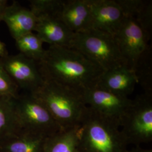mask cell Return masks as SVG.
<instances>
[{
	"instance_id": "6da1fadb",
	"label": "cell",
	"mask_w": 152,
	"mask_h": 152,
	"mask_svg": "<svg viewBox=\"0 0 152 152\" xmlns=\"http://www.w3.org/2000/svg\"><path fill=\"white\" fill-rule=\"evenodd\" d=\"M44 81L55 83L82 95L95 87L104 71L75 49L49 46L37 63Z\"/></svg>"
},
{
	"instance_id": "2e32d148",
	"label": "cell",
	"mask_w": 152,
	"mask_h": 152,
	"mask_svg": "<svg viewBox=\"0 0 152 152\" xmlns=\"http://www.w3.org/2000/svg\"><path fill=\"white\" fill-rule=\"evenodd\" d=\"M79 142V126L60 130L46 138L44 152H80Z\"/></svg>"
},
{
	"instance_id": "7a4b0ae2",
	"label": "cell",
	"mask_w": 152,
	"mask_h": 152,
	"mask_svg": "<svg viewBox=\"0 0 152 152\" xmlns=\"http://www.w3.org/2000/svg\"><path fill=\"white\" fill-rule=\"evenodd\" d=\"M120 125L87 106L79 126V152H127Z\"/></svg>"
},
{
	"instance_id": "7c38bea8",
	"label": "cell",
	"mask_w": 152,
	"mask_h": 152,
	"mask_svg": "<svg viewBox=\"0 0 152 152\" xmlns=\"http://www.w3.org/2000/svg\"><path fill=\"white\" fill-rule=\"evenodd\" d=\"M139 81L136 71L122 65L104 71L96 87L124 97H128Z\"/></svg>"
},
{
	"instance_id": "cb8c5ba5",
	"label": "cell",
	"mask_w": 152,
	"mask_h": 152,
	"mask_svg": "<svg viewBox=\"0 0 152 152\" xmlns=\"http://www.w3.org/2000/svg\"><path fill=\"white\" fill-rule=\"evenodd\" d=\"M127 152H152V149H145L141 148L139 146H136L131 151H128Z\"/></svg>"
},
{
	"instance_id": "3957f363",
	"label": "cell",
	"mask_w": 152,
	"mask_h": 152,
	"mask_svg": "<svg viewBox=\"0 0 152 152\" xmlns=\"http://www.w3.org/2000/svg\"><path fill=\"white\" fill-rule=\"evenodd\" d=\"M31 94L44 104L62 130L80 126L87 108L81 94L49 81Z\"/></svg>"
},
{
	"instance_id": "8fae6325",
	"label": "cell",
	"mask_w": 152,
	"mask_h": 152,
	"mask_svg": "<svg viewBox=\"0 0 152 152\" xmlns=\"http://www.w3.org/2000/svg\"><path fill=\"white\" fill-rule=\"evenodd\" d=\"M36 18L34 31L43 43L49 46L70 48L75 33L58 16L43 15Z\"/></svg>"
},
{
	"instance_id": "44dd1931",
	"label": "cell",
	"mask_w": 152,
	"mask_h": 152,
	"mask_svg": "<svg viewBox=\"0 0 152 152\" xmlns=\"http://www.w3.org/2000/svg\"><path fill=\"white\" fill-rule=\"evenodd\" d=\"M19 88L0 63V96L16 99L20 95Z\"/></svg>"
},
{
	"instance_id": "4fadbf2b",
	"label": "cell",
	"mask_w": 152,
	"mask_h": 152,
	"mask_svg": "<svg viewBox=\"0 0 152 152\" xmlns=\"http://www.w3.org/2000/svg\"><path fill=\"white\" fill-rule=\"evenodd\" d=\"M36 16L29 9L20 5L14 1L7 6L4 10L2 21L5 22L15 40L23 36L34 31Z\"/></svg>"
},
{
	"instance_id": "603a6c76",
	"label": "cell",
	"mask_w": 152,
	"mask_h": 152,
	"mask_svg": "<svg viewBox=\"0 0 152 152\" xmlns=\"http://www.w3.org/2000/svg\"><path fill=\"white\" fill-rule=\"evenodd\" d=\"M8 54L6 48L5 44L0 41V58H2Z\"/></svg>"
},
{
	"instance_id": "9c48e42d",
	"label": "cell",
	"mask_w": 152,
	"mask_h": 152,
	"mask_svg": "<svg viewBox=\"0 0 152 152\" xmlns=\"http://www.w3.org/2000/svg\"><path fill=\"white\" fill-rule=\"evenodd\" d=\"M85 104L104 117L120 125L130 107L132 100L94 87L82 95Z\"/></svg>"
},
{
	"instance_id": "d6986e66",
	"label": "cell",
	"mask_w": 152,
	"mask_h": 152,
	"mask_svg": "<svg viewBox=\"0 0 152 152\" xmlns=\"http://www.w3.org/2000/svg\"><path fill=\"white\" fill-rule=\"evenodd\" d=\"M15 44L20 54L37 63L42 59L45 53L43 42L33 32L16 39Z\"/></svg>"
},
{
	"instance_id": "e0dca14e",
	"label": "cell",
	"mask_w": 152,
	"mask_h": 152,
	"mask_svg": "<svg viewBox=\"0 0 152 152\" xmlns=\"http://www.w3.org/2000/svg\"><path fill=\"white\" fill-rule=\"evenodd\" d=\"M124 15L132 16L145 32L151 35L152 3L150 1L117 0Z\"/></svg>"
},
{
	"instance_id": "52a82bcc",
	"label": "cell",
	"mask_w": 152,
	"mask_h": 152,
	"mask_svg": "<svg viewBox=\"0 0 152 152\" xmlns=\"http://www.w3.org/2000/svg\"><path fill=\"white\" fill-rule=\"evenodd\" d=\"M114 38L127 66L137 72L145 63L149 50V36L131 16L124 15Z\"/></svg>"
},
{
	"instance_id": "277c9868",
	"label": "cell",
	"mask_w": 152,
	"mask_h": 152,
	"mask_svg": "<svg viewBox=\"0 0 152 152\" xmlns=\"http://www.w3.org/2000/svg\"><path fill=\"white\" fill-rule=\"evenodd\" d=\"M69 48L81 53L104 71L127 66L114 36L108 33L90 29L75 33Z\"/></svg>"
},
{
	"instance_id": "5b68a950",
	"label": "cell",
	"mask_w": 152,
	"mask_h": 152,
	"mask_svg": "<svg viewBox=\"0 0 152 152\" xmlns=\"http://www.w3.org/2000/svg\"><path fill=\"white\" fill-rule=\"evenodd\" d=\"M20 132L48 137L62 130L48 109L31 93L14 99Z\"/></svg>"
},
{
	"instance_id": "5bb4252c",
	"label": "cell",
	"mask_w": 152,
	"mask_h": 152,
	"mask_svg": "<svg viewBox=\"0 0 152 152\" xmlns=\"http://www.w3.org/2000/svg\"><path fill=\"white\" fill-rule=\"evenodd\" d=\"M59 18L74 33L90 29L91 11L89 1H65Z\"/></svg>"
},
{
	"instance_id": "7402d4cb",
	"label": "cell",
	"mask_w": 152,
	"mask_h": 152,
	"mask_svg": "<svg viewBox=\"0 0 152 152\" xmlns=\"http://www.w3.org/2000/svg\"><path fill=\"white\" fill-rule=\"evenodd\" d=\"M7 6V1L6 0H0V22L2 21V15L6 6Z\"/></svg>"
},
{
	"instance_id": "30bf717a",
	"label": "cell",
	"mask_w": 152,
	"mask_h": 152,
	"mask_svg": "<svg viewBox=\"0 0 152 152\" xmlns=\"http://www.w3.org/2000/svg\"><path fill=\"white\" fill-rule=\"evenodd\" d=\"M91 11V29L114 35L124 18L117 0H88Z\"/></svg>"
},
{
	"instance_id": "9a60e30c",
	"label": "cell",
	"mask_w": 152,
	"mask_h": 152,
	"mask_svg": "<svg viewBox=\"0 0 152 152\" xmlns=\"http://www.w3.org/2000/svg\"><path fill=\"white\" fill-rule=\"evenodd\" d=\"M46 138L20 132L0 142V152H44Z\"/></svg>"
},
{
	"instance_id": "ba28073f",
	"label": "cell",
	"mask_w": 152,
	"mask_h": 152,
	"mask_svg": "<svg viewBox=\"0 0 152 152\" xmlns=\"http://www.w3.org/2000/svg\"><path fill=\"white\" fill-rule=\"evenodd\" d=\"M0 63L19 89L33 94L44 83L37 63L23 55L7 54L0 58Z\"/></svg>"
},
{
	"instance_id": "ac0fdd59",
	"label": "cell",
	"mask_w": 152,
	"mask_h": 152,
	"mask_svg": "<svg viewBox=\"0 0 152 152\" xmlns=\"http://www.w3.org/2000/svg\"><path fill=\"white\" fill-rule=\"evenodd\" d=\"M19 132L14 99L0 96V142Z\"/></svg>"
},
{
	"instance_id": "ffe728a7",
	"label": "cell",
	"mask_w": 152,
	"mask_h": 152,
	"mask_svg": "<svg viewBox=\"0 0 152 152\" xmlns=\"http://www.w3.org/2000/svg\"><path fill=\"white\" fill-rule=\"evenodd\" d=\"M64 2L63 0H32L29 1V9L36 17L43 15L59 17Z\"/></svg>"
},
{
	"instance_id": "8992f818",
	"label": "cell",
	"mask_w": 152,
	"mask_h": 152,
	"mask_svg": "<svg viewBox=\"0 0 152 152\" xmlns=\"http://www.w3.org/2000/svg\"><path fill=\"white\" fill-rule=\"evenodd\" d=\"M121 127L128 145L139 146L152 141V92H146L132 100Z\"/></svg>"
}]
</instances>
